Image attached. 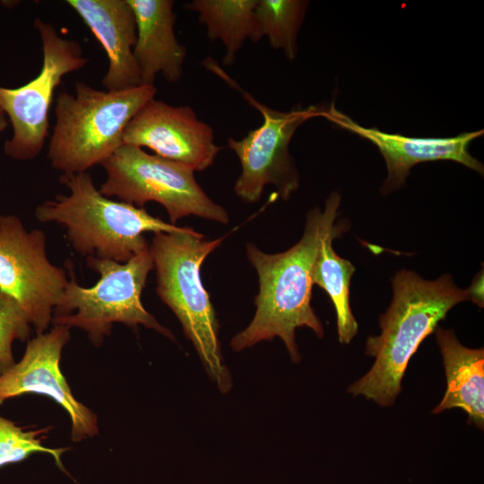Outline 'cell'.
Wrapping results in <instances>:
<instances>
[{
	"label": "cell",
	"instance_id": "23",
	"mask_svg": "<svg viewBox=\"0 0 484 484\" xmlns=\"http://www.w3.org/2000/svg\"><path fill=\"white\" fill-rule=\"evenodd\" d=\"M8 125L6 115L0 108V133L3 132Z\"/></svg>",
	"mask_w": 484,
	"mask_h": 484
},
{
	"label": "cell",
	"instance_id": "12",
	"mask_svg": "<svg viewBox=\"0 0 484 484\" xmlns=\"http://www.w3.org/2000/svg\"><path fill=\"white\" fill-rule=\"evenodd\" d=\"M123 144L149 148L194 171L212 166L221 149L214 142L212 128L191 107L173 106L155 98L130 120Z\"/></svg>",
	"mask_w": 484,
	"mask_h": 484
},
{
	"label": "cell",
	"instance_id": "22",
	"mask_svg": "<svg viewBox=\"0 0 484 484\" xmlns=\"http://www.w3.org/2000/svg\"><path fill=\"white\" fill-rule=\"evenodd\" d=\"M470 299L479 307H483V271L475 276L471 285L468 288Z\"/></svg>",
	"mask_w": 484,
	"mask_h": 484
},
{
	"label": "cell",
	"instance_id": "15",
	"mask_svg": "<svg viewBox=\"0 0 484 484\" xmlns=\"http://www.w3.org/2000/svg\"><path fill=\"white\" fill-rule=\"evenodd\" d=\"M136 22L134 56L143 85H154L161 73L169 83L179 82L186 49L174 32L177 15L172 0H127Z\"/></svg>",
	"mask_w": 484,
	"mask_h": 484
},
{
	"label": "cell",
	"instance_id": "9",
	"mask_svg": "<svg viewBox=\"0 0 484 484\" xmlns=\"http://www.w3.org/2000/svg\"><path fill=\"white\" fill-rule=\"evenodd\" d=\"M227 82L262 114L263 124L241 139H228L237 154L241 173L234 184L236 194L246 203L260 200L267 185H273L279 196L288 200L299 186V175L290 153V143L296 130L310 118L322 117L324 108L309 106L283 112L272 109L253 98L227 76Z\"/></svg>",
	"mask_w": 484,
	"mask_h": 484
},
{
	"label": "cell",
	"instance_id": "3",
	"mask_svg": "<svg viewBox=\"0 0 484 484\" xmlns=\"http://www.w3.org/2000/svg\"><path fill=\"white\" fill-rule=\"evenodd\" d=\"M60 183L70 193L44 202L35 215L40 222L62 224L70 245L83 256L125 263L149 248L145 232L186 229L163 221L144 208L104 196L88 172L62 174Z\"/></svg>",
	"mask_w": 484,
	"mask_h": 484
},
{
	"label": "cell",
	"instance_id": "20",
	"mask_svg": "<svg viewBox=\"0 0 484 484\" xmlns=\"http://www.w3.org/2000/svg\"><path fill=\"white\" fill-rule=\"evenodd\" d=\"M48 428L24 430L13 421L0 416V468L23 461L34 453L52 455L56 465L65 471L61 456L66 448H50L42 445Z\"/></svg>",
	"mask_w": 484,
	"mask_h": 484
},
{
	"label": "cell",
	"instance_id": "4",
	"mask_svg": "<svg viewBox=\"0 0 484 484\" xmlns=\"http://www.w3.org/2000/svg\"><path fill=\"white\" fill-rule=\"evenodd\" d=\"M228 235L213 240L192 228L154 233L150 252L156 271V291L179 320L208 376L222 393L232 387L219 340V324L201 278V266Z\"/></svg>",
	"mask_w": 484,
	"mask_h": 484
},
{
	"label": "cell",
	"instance_id": "8",
	"mask_svg": "<svg viewBox=\"0 0 484 484\" xmlns=\"http://www.w3.org/2000/svg\"><path fill=\"white\" fill-rule=\"evenodd\" d=\"M34 27L42 42L40 72L20 87H0V108L9 117L13 131L12 138L4 143V153L22 160L34 159L45 145L49 108L63 77L89 62L80 43L59 36L51 23L37 18Z\"/></svg>",
	"mask_w": 484,
	"mask_h": 484
},
{
	"label": "cell",
	"instance_id": "17",
	"mask_svg": "<svg viewBox=\"0 0 484 484\" xmlns=\"http://www.w3.org/2000/svg\"><path fill=\"white\" fill-rule=\"evenodd\" d=\"M341 229L340 226L323 239L313 269V284L324 290L333 301L339 341L349 344L356 336L359 324L350 305V285L355 267L333 247V240Z\"/></svg>",
	"mask_w": 484,
	"mask_h": 484
},
{
	"label": "cell",
	"instance_id": "10",
	"mask_svg": "<svg viewBox=\"0 0 484 484\" xmlns=\"http://www.w3.org/2000/svg\"><path fill=\"white\" fill-rule=\"evenodd\" d=\"M65 269L50 263L43 231H27L14 215H0V291L16 299L37 334L52 323L67 285Z\"/></svg>",
	"mask_w": 484,
	"mask_h": 484
},
{
	"label": "cell",
	"instance_id": "6",
	"mask_svg": "<svg viewBox=\"0 0 484 484\" xmlns=\"http://www.w3.org/2000/svg\"><path fill=\"white\" fill-rule=\"evenodd\" d=\"M87 265L99 273V281L90 288L82 287L70 271L71 278L53 312L54 325L81 328L96 346L110 334L115 323L142 324L175 339L141 300L148 274L153 269L150 246L125 263L89 256Z\"/></svg>",
	"mask_w": 484,
	"mask_h": 484
},
{
	"label": "cell",
	"instance_id": "13",
	"mask_svg": "<svg viewBox=\"0 0 484 484\" xmlns=\"http://www.w3.org/2000/svg\"><path fill=\"white\" fill-rule=\"evenodd\" d=\"M322 117L377 147L387 168V177L381 187L383 194H389L402 187L411 168L421 162L449 160L483 175V164L469 151L470 143L481 136L483 130L443 138L410 137L389 134L376 127L367 128L360 125L338 110L333 103L323 110Z\"/></svg>",
	"mask_w": 484,
	"mask_h": 484
},
{
	"label": "cell",
	"instance_id": "7",
	"mask_svg": "<svg viewBox=\"0 0 484 484\" xmlns=\"http://www.w3.org/2000/svg\"><path fill=\"white\" fill-rule=\"evenodd\" d=\"M107 178L99 191L106 197L143 208L148 202L162 205L171 224L194 215L227 224L228 212L212 201L196 182L189 167L122 144L102 164Z\"/></svg>",
	"mask_w": 484,
	"mask_h": 484
},
{
	"label": "cell",
	"instance_id": "18",
	"mask_svg": "<svg viewBox=\"0 0 484 484\" xmlns=\"http://www.w3.org/2000/svg\"><path fill=\"white\" fill-rule=\"evenodd\" d=\"M258 0H194L185 6L199 14L208 38L225 48L223 64L231 65L245 41L250 39Z\"/></svg>",
	"mask_w": 484,
	"mask_h": 484
},
{
	"label": "cell",
	"instance_id": "2",
	"mask_svg": "<svg viewBox=\"0 0 484 484\" xmlns=\"http://www.w3.org/2000/svg\"><path fill=\"white\" fill-rule=\"evenodd\" d=\"M393 299L379 317L381 332L369 336L365 352L374 358L370 369L348 392L383 407L393 405L402 392V380L420 343L458 303L470 300L468 289L455 285L451 275L428 281L410 270L392 279Z\"/></svg>",
	"mask_w": 484,
	"mask_h": 484
},
{
	"label": "cell",
	"instance_id": "19",
	"mask_svg": "<svg viewBox=\"0 0 484 484\" xmlns=\"http://www.w3.org/2000/svg\"><path fill=\"white\" fill-rule=\"evenodd\" d=\"M307 6L308 1L302 0H258L249 39L258 42L267 37L273 48L281 49L289 60H293L298 53L297 36Z\"/></svg>",
	"mask_w": 484,
	"mask_h": 484
},
{
	"label": "cell",
	"instance_id": "1",
	"mask_svg": "<svg viewBox=\"0 0 484 484\" xmlns=\"http://www.w3.org/2000/svg\"><path fill=\"white\" fill-rule=\"evenodd\" d=\"M340 204L339 193L333 192L324 211L319 207L309 211L302 238L284 252L267 254L253 243L246 244V256L258 275L259 292L252 321L230 341L233 350L279 337L291 360L298 363L301 356L296 329L306 326L317 337L324 336V326L311 307L313 269L323 239L340 227L334 224Z\"/></svg>",
	"mask_w": 484,
	"mask_h": 484
},
{
	"label": "cell",
	"instance_id": "5",
	"mask_svg": "<svg viewBox=\"0 0 484 484\" xmlns=\"http://www.w3.org/2000/svg\"><path fill=\"white\" fill-rule=\"evenodd\" d=\"M156 93L154 85L110 91L84 82L75 83L74 94L59 93L48 144L52 167L75 174L101 165L123 144L126 125Z\"/></svg>",
	"mask_w": 484,
	"mask_h": 484
},
{
	"label": "cell",
	"instance_id": "21",
	"mask_svg": "<svg viewBox=\"0 0 484 484\" xmlns=\"http://www.w3.org/2000/svg\"><path fill=\"white\" fill-rule=\"evenodd\" d=\"M30 318L22 305L0 291V374L15 364L12 344L26 341L30 335Z\"/></svg>",
	"mask_w": 484,
	"mask_h": 484
},
{
	"label": "cell",
	"instance_id": "11",
	"mask_svg": "<svg viewBox=\"0 0 484 484\" xmlns=\"http://www.w3.org/2000/svg\"><path fill=\"white\" fill-rule=\"evenodd\" d=\"M69 339L68 327L54 325L30 340L22 359L0 374V404L26 393L48 395L67 411L72 439L79 442L98 434V418L74 398L60 369L62 350Z\"/></svg>",
	"mask_w": 484,
	"mask_h": 484
},
{
	"label": "cell",
	"instance_id": "16",
	"mask_svg": "<svg viewBox=\"0 0 484 484\" xmlns=\"http://www.w3.org/2000/svg\"><path fill=\"white\" fill-rule=\"evenodd\" d=\"M443 358L446 390L432 413L462 409L468 422L484 428V350L462 345L454 332L437 326L435 330Z\"/></svg>",
	"mask_w": 484,
	"mask_h": 484
},
{
	"label": "cell",
	"instance_id": "14",
	"mask_svg": "<svg viewBox=\"0 0 484 484\" xmlns=\"http://www.w3.org/2000/svg\"><path fill=\"white\" fill-rule=\"evenodd\" d=\"M91 30L108 58L101 83L106 91H122L143 85L134 47L136 22L127 0H67Z\"/></svg>",
	"mask_w": 484,
	"mask_h": 484
}]
</instances>
